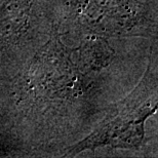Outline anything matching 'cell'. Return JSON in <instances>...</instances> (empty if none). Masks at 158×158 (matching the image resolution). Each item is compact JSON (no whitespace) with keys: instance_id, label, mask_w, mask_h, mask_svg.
<instances>
[{"instance_id":"obj_1","label":"cell","mask_w":158,"mask_h":158,"mask_svg":"<svg viewBox=\"0 0 158 158\" xmlns=\"http://www.w3.org/2000/svg\"><path fill=\"white\" fill-rule=\"evenodd\" d=\"M156 110L150 102L138 107H127L114 118L104 123L87 139L80 142L70 152L77 153L100 146L115 148L137 147L143 141L144 123Z\"/></svg>"}]
</instances>
